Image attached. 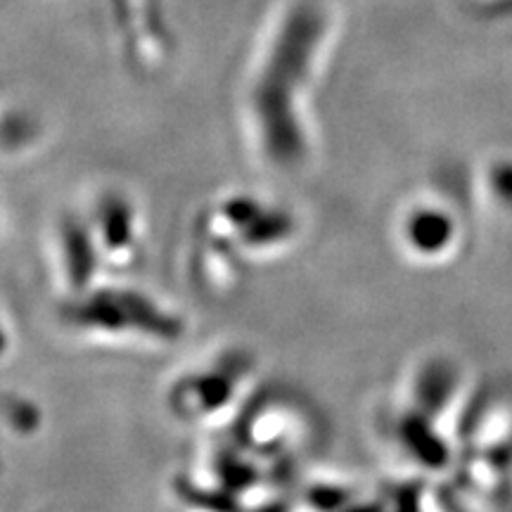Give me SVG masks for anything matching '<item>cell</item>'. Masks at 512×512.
<instances>
[{"label":"cell","instance_id":"2","mask_svg":"<svg viewBox=\"0 0 512 512\" xmlns=\"http://www.w3.org/2000/svg\"><path fill=\"white\" fill-rule=\"evenodd\" d=\"M79 304H72L67 320L74 330L95 337L117 339H169L181 335V320L159 306L155 299L133 290H86L79 294Z\"/></svg>","mask_w":512,"mask_h":512},{"label":"cell","instance_id":"5","mask_svg":"<svg viewBox=\"0 0 512 512\" xmlns=\"http://www.w3.org/2000/svg\"><path fill=\"white\" fill-rule=\"evenodd\" d=\"M93 238L98 245L100 254H114V259L131 261L138 249V216L128 197L112 192L105 195L95 209L93 223Z\"/></svg>","mask_w":512,"mask_h":512},{"label":"cell","instance_id":"6","mask_svg":"<svg viewBox=\"0 0 512 512\" xmlns=\"http://www.w3.org/2000/svg\"><path fill=\"white\" fill-rule=\"evenodd\" d=\"M0 138H5V133H3V121H0Z\"/></svg>","mask_w":512,"mask_h":512},{"label":"cell","instance_id":"3","mask_svg":"<svg viewBox=\"0 0 512 512\" xmlns=\"http://www.w3.org/2000/svg\"><path fill=\"white\" fill-rule=\"evenodd\" d=\"M249 377H252L249 358H216L207 368L181 377V382L171 392L174 411L188 422L219 420L242 396H247Z\"/></svg>","mask_w":512,"mask_h":512},{"label":"cell","instance_id":"1","mask_svg":"<svg viewBox=\"0 0 512 512\" xmlns=\"http://www.w3.org/2000/svg\"><path fill=\"white\" fill-rule=\"evenodd\" d=\"M337 29L328 0H285L268 19L242 88V119L256 155L294 171L311 157L309 98Z\"/></svg>","mask_w":512,"mask_h":512},{"label":"cell","instance_id":"4","mask_svg":"<svg viewBox=\"0 0 512 512\" xmlns=\"http://www.w3.org/2000/svg\"><path fill=\"white\" fill-rule=\"evenodd\" d=\"M458 221L439 204H418L403 219V245L422 261L444 259L458 245Z\"/></svg>","mask_w":512,"mask_h":512}]
</instances>
